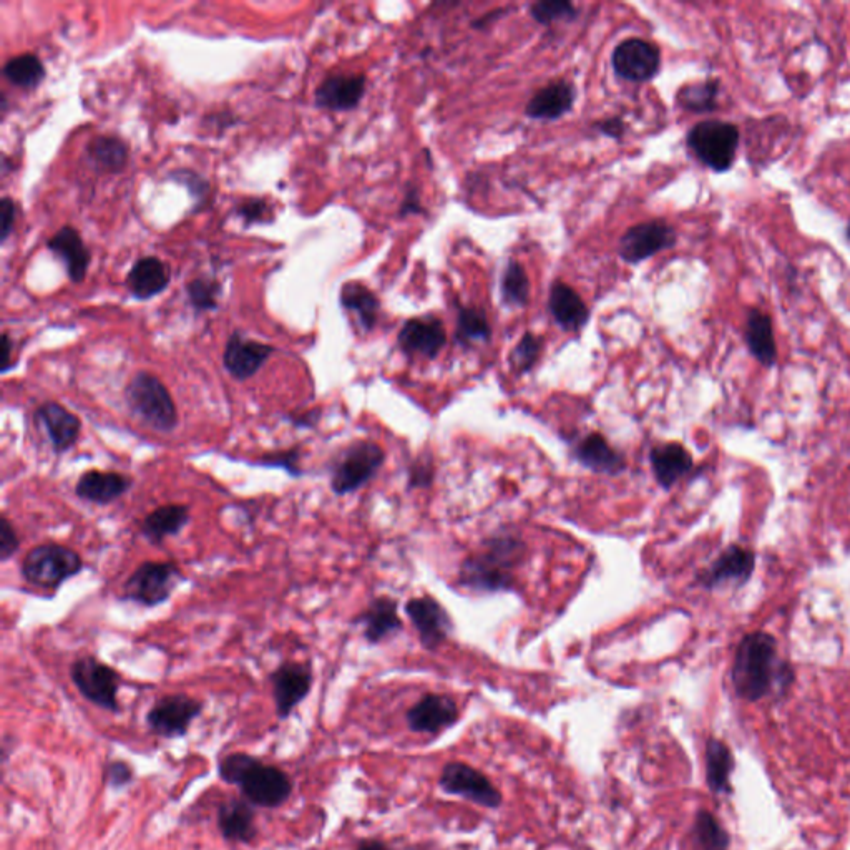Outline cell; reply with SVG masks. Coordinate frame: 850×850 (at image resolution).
I'll return each instance as SVG.
<instances>
[{"label":"cell","mask_w":850,"mask_h":850,"mask_svg":"<svg viewBox=\"0 0 850 850\" xmlns=\"http://www.w3.org/2000/svg\"><path fill=\"white\" fill-rule=\"evenodd\" d=\"M135 480L118 470L88 469L75 482L77 499L87 504H115L133 489Z\"/></svg>","instance_id":"d6986e66"},{"label":"cell","mask_w":850,"mask_h":850,"mask_svg":"<svg viewBox=\"0 0 850 850\" xmlns=\"http://www.w3.org/2000/svg\"><path fill=\"white\" fill-rule=\"evenodd\" d=\"M321 417H323V409L311 407V409H306L303 412H289L283 419L293 425L294 429L314 430L321 422Z\"/></svg>","instance_id":"f907efd6"},{"label":"cell","mask_w":850,"mask_h":850,"mask_svg":"<svg viewBox=\"0 0 850 850\" xmlns=\"http://www.w3.org/2000/svg\"><path fill=\"white\" fill-rule=\"evenodd\" d=\"M221 781L240 789L241 797L261 809H279L293 794L288 772L248 753L226 754L218 761Z\"/></svg>","instance_id":"7a4b0ae2"},{"label":"cell","mask_w":850,"mask_h":850,"mask_svg":"<svg viewBox=\"0 0 850 850\" xmlns=\"http://www.w3.org/2000/svg\"><path fill=\"white\" fill-rule=\"evenodd\" d=\"M447 342L444 324L435 316L412 318L402 326L397 344L407 356L435 359Z\"/></svg>","instance_id":"44dd1931"},{"label":"cell","mask_w":850,"mask_h":850,"mask_svg":"<svg viewBox=\"0 0 850 850\" xmlns=\"http://www.w3.org/2000/svg\"><path fill=\"white\" fill-rule=\"evenodd\" d=\"M221 291H223V288H221L220 281L210 278V276H200V278L191 279L190 283L186 284L188 303L198 313H205V311H213V309L218 308Z\"/></svg>","instance_id":"b9f144b4"},{"label":"cell","mask_w":850,"mask_h":850,"mask_svg":"<svg viewBox=\"0 0 850 850\" xmlns=\"http://www.w3.org/2000/svg\"><path fill=\"white\" fill-rule=\"evenodd\" d=\"M693 834L701 850H729L731 836L718 817L701 809L694 817Z\"/></svg>","instance_id":"ab89813d"},{"label":"cell","mask_w":850,"mask_h":850,"mask_svg":"<svg viewBox=\"0 0 850 850\" xmlns=\"http://www.w3.org/2000/svg\"><path fill=\"white\" fill-rule=\"evenodd\" d=\"M595 128L601 133V135L613 138V140H620V138H623V135L626 133V123L623 122V118L621 117H611L606 118V120H600V122L595 123Z\"/></svg>","instance_id":"f5cc1de1"},{"label":"cell","mask_w":850,"mask_h":850,"mask_svg":"<svg viewBox=\"0 0 850 850\" xmlns=\"http://www.w3.org/2000/svg\"><path fill=\"white\" fill-rule=\"evenodd\" d=\"M844 235H846L847 243L850 245V221L847 223L846 231H844Z\"/></svg>","instance_id":"6f0895ef"},{"label":"cell","mask_w":850,"mask_h":850,"mask_svg":"<svg viewBox=\"0 0 850 850\" xmlns=\"http://www.w3.org/2000/svg\"><path fill=\"white\" fill-rule=\"evenodd\" d=\"M216 824L221 837L233 844H251L258 837L255 806L245 797H230L218 806Z\"/></svg>","instance_id":"7402d4cb"},{"label":"cell","mask_w":850,"mask_h":850,"mask_svg":"<svg viewBox=\"0 0 850 850\" xmlns=\"http://www.w3.org/2000/svg\"><path fill=\"white\" fill-rule=\"evenodd\" d=\"M490 338H492V328H490L487 314L475 306H460L455 339L462 346H472L477 342H489Z\"/></svg>","instance_id":"74e56055"},{"label":"cell","mask_w":850,"mask_h":850,"mask_svg":"<svg viewBox=\"0 0 850 850\" xmlns=\"http://www.w3.org/2000/svg\"><path fill=\"white\" fill-rule=\"evenodd\" d=\"M439 787L449 796L462 797L485 809H499L504 804L502 792L477 767L452 761L440 772Z\"/></svg>","instance_id":"8fae6325"},{"label":"cell","mask_w":850,"mask_h":850,"mask_svg":"<svg viewBox=\"0 0 850 850\" xmlns=\"http://www.w3.org/2000/svg\"><path fill=\"white\" fill-rule=\"evenodd\" d=\"M339 303H341L342 308L356 316L357 323L361 326L362 331L369 333L376 328L381 303H379L376 294L372 293L371 289L366 288L364 284L357 283V281L344 284L341 288V294H339Z\"/></svg>","instance_id":"836d02e7"},{"label":"cell","mask_w":850,"mask_h":850,"mask_svg":"<svg viewBox=\"0 0 850 850\" xmlns=\"http://www.w3.org/2000/svg\"><path fill=\"white\" fill-rule=\"evenodd\" d=\"M422 211L424 210H422L419 190L414 188V186H409L406 191V196H404V201H402L399 216H401V218H406V216L419 215Z\"/></svg>","instance_id":"db71d44e"},{"label":"cell","mask_w":850,"mask_h":850,"mask_svg":"<svg viewBox=\"0 0 850 850\" xmlns=\"http://www.w3.org/2000/svg\"><path fill=\"white\" fill-rule=\"evenodd\" d=\"M754 570L756 553L743 545H729L708 568L699 573L696 580L706 590H716L728 585L741 588L753 577Z\"/></svg>","instance_id":"9a60e30c"},{"label":"cell","mask_w":850,"mask_h":850,"mask_svg":"<svg viewBox=\"0 0 850 850\" xmlns=\"http://www.w3.org/2000/svg\"><path fill=\"white\" fill-rule=\"evenodd\" d=\"M706 784L714 796H729L733 792L734 756L728 744L718 738H709L704 749Z\"/></svg>","instance_id":"d6a6232c"},{"label":"cell","mask_w":850,"mask_h":850,"mask_svg":"<svg viewBox=\"0 0 850 850\" xmlns=\"http://www.w3.org/2000/svg\"><path fill=\"white\" fill-rule=\"evenodd\" d=\"M171 178H173L176 183H180V185H183L185 186V188H188V191H190V195L195 198L196 203H200V206L203 205V203H206V201H208V198H210V181L206 180L205 176L198 175L196 171H171Z\"/></svg>","instance_id":"bcb514c9"},{"label":"cell","mask_w":850,"mask_h":850,"mask_svg":"<svg viewBox=\"0 0 850 850\" xmlns=\"http://www.w3.org/2000/svg\"><path fill=\"white\" fill-rule=\"evenodd\" d=\"M123 399L140 424L158 434H173L180 425V412L165 382L152 372L138 371L130 377Z\"/></svg>","instance_id":"277c9868"},{"label":"cell","mask_w":850,"mask_h":850,"mask_svg":"<svg viewBox=\"0 0 850 850\" xmlns=\"http://www.w3.org/2000/svg\"><path fill=\"white\" fill-rule=\"evenodd\" d=\"M354 623L362 626V635L369 645H379L389 636L402 630L399 605L391 596H377L367 605L366 610L356 616Z\"/></svg>","instance_id":"cb8c5ba5"},{"label":"cell","mask_w":850,"mask_h":850,"mask_svg":"<svg viewBox=\"0 0 850 850\" xmlns=\"http://www.w3.org/2000/svg\"><path fill=\"white\" fill-rule=\"evenodd\" d=\"M47 248L52 255L57 256L64 263L65 271L69 274L72 283L79 284L84 281L92 255L82 240V235L75 230L74 226H62L47 241Z\"/></svg>","instance_id":"484cf974"},{"label":"cell","mask_w":850,"mask_h":850,"mask_svg":"<svg viewBox=\"0 0 850 850\" xmlns=\"http://www.w3.org/2000/svg\"><path fill=\"white\" fill-rule=\"evenodd\" d=\"M34 421L44 429L55 455L74 449L82 434V419L57 401H44L35 407Z\"/></svg>","instance_id":"2e32d148"},{"label":"cell","mask_w":850,"mask_h":850,"mask_svg":"<svg viewBox=\"0 0 850 850\" xmlns=\"http://www.w3.org/2000/svg\"><path fill=\"white\" fill-rule=\"evenodd\" d=\"M188 578L175 562L148 560L138 565L122 587L123 601L142 608H158L170 601L176 588Z\"/></svg>","instance_id":"52a82bcc"},{"label":"cell","mask_w":850,"mask_h":850,"mask_svg":"<svg viewBox=\"0 0 850 850\" xmlns=\"http://www.w3.org/2000/svg\"><path fill=\"white\" fill-rule=\"evenodd\" d=\"M17 216H19L17 203L10 196H4L0 200V243H5L14 233Z\"/></svg>","instance_id":"681fc988"},{"label":"cell","mask_w":850,"mask_h":850,"mask_svg":"<svg viewBox=\"0 0 850 850\" xmlns=\"http://www.w3.org/2000/svg\"><path fill=\"white\" fill-rule=\"evenodd\" d=\"M577 102V90L567 80H557L535 92L525 108V115L532 120L552 122L572 112Z\"/></svg>","instance_id":"4316f807"},{"label":"cell","mask_w":850,"mask_h":850,"mask_svg":"<svg viewBox=\"0 0 850 850\" xmlns=\"http://www.w3.org/2000/svg\"><path fill=\"white\" fill-rule=\"evenodd\" d=\"M236 215L240 216L246 226L268 225L274 221L273 208L263 198L241 201L240 205L236 206Z\"/></svg>","instance_id":"f6af8a7d"},{"label":"cell","mask_w":850,"mask_h":850,"mask_svg":"<svg viewBox=\"0 0 850 850\" xmlns=\"http://www.w3.org/2000/svg\"><path fill=\"white\" fill-rule=\"evenodd\" d=\"M84 558L62 543L35 545L20 563V577L32 587L57 592L62 585L84 572Z\"/></svg>","instance_id":"5b68a950"},{"label":"cell","mask_w":850,"mask_h":850,"mask_svg":"<svg viewBox=\"0 0 850 850\" xmlns=\"http://www.w3.org/2000/svg\"><path fill=\"white\" fill-rule=\"evenodd\" d=\"M434 479V467L430 465L429 460L419 459L416 464L412 465L409 472V485L414 487H429Z\"/></svg>","instance_id":"816d5d0a"},{"label":"cell","mask_w":850,"mask_h":850,"mask_svg":"<svg viewBox=\"0 0 850 850\" xmlns=\"http://www.w3.org/2000/svg\"><path fill=\"white\" fill-rule=\"evenodd\" d=\"M366 93V77L361 74H338L324 79L316 88V107L331 112H349L361 103Z\"/></svg>","instance_id":"603a6c76"},{"label":"cell","mask_w":850,"mask_h":850,"mask_svg":"<svg viewBox=\"0 0 850 850\" xmlns=\"http://www.w3.org/2000/svg\"><path fill=\"white\" fill-rule=\"evenodd\" d=\"M525 542L515 535H497L484 543L480 552L465 558L459 570V585L475 593L512 590L515 568L525 557Z\"/></svg>","instance_id":"3957f363"},{"label":"cell","mask_w":850,"mask_h":850,"mask_svg":"<svg viewBox=\"0 0 850 850\" xmlns=\"http://www.w3.org/2000/svg\"><path fill=\"white\" fill-rule=\"evenodd\" d=\"M502 301L512 308H525L530 301V279L522 264L510 259L500 281Z\"/></svg>","instance_id":"f35d334b"},{"label":"cell","mask_w":850,"mask_h":850,"mask_svg":"<svg viewBox=\"0 0 850 850\" xmlns=\"http://www.w3.org/2000/svg\"><path fill=\"white\" fill-rule=\"evenodd\" d=\"M205 704L200 699L185 693L165 694L148 709L147 723L150 733L158 738H183L190 731L191 724L200 718Z\"/></svg>","instance_id":"30bf717a"},{"label":"cell","mask_w":850,"mask_h":850,"mask_svg":"<svg viewBox=\"0 0 850 850\" xmlns=\"http://www.w3.org/2000/svg\"><path fill=\"white\" fill-rule=\"evenodd\" d=\"M2 346H4V362H2V374H7L10 369H14V361H12V351H14V342L10 339L9 333L2 334Z\"/></svg>","instance_id":"11a10c76"},{"label":"cell","mask_w":850,"mask_h":850,"mask_svg":"<svg viewBox=\"0 0 850 850\" xmlns=\"http://www.w3.org/2000/svg\"><path fill=\"white\" fill-rule=\"evenodd\" d=\"M303 455V444H296L291 445L288 449L271 450V452L259 455L258 459L253 460L251 464L255 465V467H263V469L284 470L289 477L301 479L306 474L303 465H301Z\"/></svg>","instance_id":"60d3db41"},{"label":"cell","mask_w":850,"mask_h":850,"mask_svg":"<svg viewBox=\"0 0 850 850\" xmlns=\"http://www.w3.org/2000/svg\"><path fill=\"white\" fill-rule=\"evenodd\" d=\"M573 457L578 460V464L595 474L618 475L626 469L625 455L598 432L578 440L573 445Z\"/></svg>","instance_id":"d4e9b609"},{"label":"cell","mask_w":850,"mask_h":850,"mask_svg":"<svg viewBox=\"0 0 850 850\" xmlns=\"http://www.w3.org/2000/svg\"><path fill=\"white\" fill-rule=\"evenodd\" d=\"M171 281L170 266L157 256L138 259L128 271L127 288L133 298L140 301L155 298L168 288Z\"/></svg>","instance_id":"f1b7e54d"},{"label":"cell","mask_w":850,"mask_h":850,"mask_svg":"<svg viewBox=\"0 0 850 850\" xmlns=\"http://www.w3.org/2000/svg\"><path fill=\"white\" fill-rule=\"evenodd\" d=\"M69 673L75 688L88 703L108 713H122V706L118 703L120 675L113 666L98 660L97 656L84 655L74 660Z\"/></svg>","instance_id":"9c48e42d"},{"label":"cell","mask_w":850,"mask_h":850,"mask_svg":"<svg viewBox=\"0 0 850 850\" xmlns=\"http://www.w3.org/2000/svg\"><path fill=\"white\" fill-rule=\"evenodd\" d=\"M133 779H135V772H133L132 766L125 761L115 759V761H108L103 767V784L108 789L120 791L123 787L130 786Z\"/></svg>","instance_id":"7dc6e473"},{"label":"cell","mask_w":850,"mask_h":850,"mask_svg":"<svg viewBox=\"0 0 850 850\" xmlns=\"http://www.w3.org/2000/svg\"><path fill=\"white\" fill-rule=\"evenodd\" d=\"M128 145L115 135H97L87 145V157L102 173H120L128 163Z\"/></svg>","instance_id":"e575fe53"},{"label":"cell","mask_w":850,"mask_h":850,"mask_svg":"<svg viewBox=\"0 0 850 850\" xmlns=\"http://www.w3.org/2000/svg\"><path fill=\"white\" fill-rule=\"evenodd\" d=\"M356 850H392L391 847L381 841H364Z\"/></svg>","instance_id":"9f6ffc18"},{"label":"cell","mask_w":850,"mask_h":850,"mask_svg":"<svg viewBox=\"0 0 850 850\" xmlns=\"http://www.w3.org/2000/svg\"><path fill=\"white\" fill-rule=\"evenodd\" d=\"M676 230L665 220H651L631 226L618 241V256L625 263L638 264L676 245Z\"/></svg>","instance_id":"4fadbf2b"},{"label":"cell","mask_w":850,"mask_h":850,"mask_svg":"<svg viewBox=\"0 0 850 850\" xmlns=\"http://www.w3.org/2000/svg\"><path fill=\"white\" fill-rule=\"evenodd\" d=\"M459 719V706L445 694H425L406 713L409 729L421 734L442 733L457 724Z\"/></svg>","instance_id":"ffe728a7"},{"label":"cell","mask_w":850,"mask_h":850,"mask_svg":"<svg viewBox=\"0 0 850 850\" xmlns=\"http://www.w3.org/2000/svg\"><path fill=\"white\" fill-rule=\"evenodd\" d=\"M406 613L416 628L421 645L435 650L449 638L452 620L444 606L432 596H416L406 603Z\"/></svg>","instance_id":"ac0fdd59"},{"label":"cell","mask_w":850,"mask_h":850,"mask_svg":"<svg viewBox=\"0 0 850 850\" xmlns=\"http://www.w3.org/2000/svg\"><path fill=\"white\" fill-rule=\"evenodd\" d=\"M191 520V510L185 504H165L147 513L140 523V533L153 545H162L167 538L180 535Z\"/></svg>","instance_id":"1f68e13d"},{"label":"cell","mask_w":850,"mask_h":850,"mask_svg":"<svg viewBox=\"0 0 850 850\" xmlns=\"http://www.w3.org/2000/svg\"><path fill=\"white\" fill-rule=\"evenodd\" d=\"M44 62L34 54H22L7 60L2 75L14 87L32 90L39 87L45 79Z\"/></svg>","instance_id":"8d00e7d4"},{"label":"cell","mask_w":850,"mask_h":850,"mask_svg":"<svg viewBox=\"0 0 850 850\" xmlns=\"http://www.w3.org/2000/svg\"><path fill=\"white\" fill-rule=\"evenodd\" d=\"M741 132L731 122L704 120L694 125L686 137L689 152L714 173H726L738 157Z\"/></svg>","instance_id":"ba28073f"},{"label":"cell","mask_w":850,"mask_h":850,"mask_svg":"<svg viewBox=\"0 0 850 850\" xmlns=\"http://www.w3.org/2000/svg\"><path fill=\"white\" fill-rule=\"evenodd\" d=\"M796 673L779 658V643L771 633L751 631L741 638L731 666V683L739 699L758 703L771 694L786 693Z\"/></svg>","instance_id":"6da1fadb"},{"label":"cell","mask_w":850,"mask_h":850,"mask_svg":"<svg viewBox=\"0 0 850 850\" xmlns=\"http://www.w3.org/2000/svg\"><path fill=\"white\" fill-rule=\"evenodd\" d=\"M386 462V452L372 440H356L334 457L329 487L336 497L354 494L369 484Z\"/></svg>","instance_id":"8992f818"},{"label":"cell","mask_w":850,"mask_h":850,"mask_svg":"<svg viewBox=\"0 0 850 850\" xmlns=\"http://www.w3.org/2000/svg\"><path fill=\"white\" fill-rule=\"evenodd\" d=\"M268 680L273 689L276 716L286 721L313 689V665L311 661H283L269 673Z\"/></svg>","instance_id":"7c38bea8"},{"label":"cell","mask_w":850,"mask_h":850,"mask_svg":"<svg viewBox=\"0 0 850 850\" xmlns=\"http://www.w3.org/2000/svg\"><path fill=\"white\" fill-rule=\"evenodd\" d=\"M542 351V338H538L533 333L523 334L522 339L517 342V346L513 347L512 354H510V364H512L513 371L520 372V374L532 371L538 359L542 356Z\"/></svg>","instance_id":"7bdbcfd3"},{"label":"cell","mask_w":850,"mask_h":850,"mask_svg":"<svg viewBox=\"0 0 850 850\" xmlns=\"http://www.w3.org/2000/svg\"><path fill=\"white\" fill-rule=\"evenodd\" d=\"M611 67L620 79L635 84L650 82L661 69L660 49L650 40L640 37L623 40L613 50Z\"/></svg>","instance_id":"5bb4252c"},{"label":"cell","mask_w":850,"mask_h":850,"mask_svg":"<svg viewBox=\"0 0 850 850\" xmlns=\"http://www.w3.org/2000/svg\"><path fill=\"white\" fill-rule=\"evenodd\" d=\"M530 15L533 20H537L538 24L550 25L560 20L577 19L578 10L572 2L567 0H542L530 7Z\"/></svg>","instance_id":"ee69618b"},{"label":"cell","mask_w":850,"mask_h":850,"mask_svg":"<svg viewBox=\"0 0 850 850\" xmlns=\"http://www.w3.org/2000/svg\"><path fill=\"white\" fill-rule=\"evenodd\" d=\"M274 352L276 347L271 344L246 338L240 331H236L226 341L223 367L235 381H250L263 369Z\"/></svg>","instance_id":"e0dca14e"},{"label":"cell","mask_w":850,"mask_h":850,"mask_svg":"<svg viewBox=\"0 0 850 850\" xmlns=\"http://www.w3.org/2000/svg\"><path fill=\"white\" fill-rule=\"evenodd\" d=\"M744 342L749 354L763 367L776 366L777 342L769 314L763 309L749 308L744 323Z\"/></svg>","instance_id":"4dcf8cb0"},{"label":"cell","mask_w":850,"mask_h":850,"mask_svg":"<svg viewBox=\"0 0 850 850\" xmlns=\"http://www.w3.org/2000/svg\"><path fill=\"white\" fill-rule=\"evenodd\" d=\"M721 82L718 79L701 80L686 84L676 93V102L683 110L691 113H711L718 110Z\"/></svg>","instance_id":"d590c367"},{"label":"cell","mask_w":850,"mask_h":850,"mask_svg":"<svg viewBox=\"0 0 850 850\" xmlns=\"http://www.w3.org/2000/svg\"><path fill=\"white\" fill-rule=\"evenodd\" d=\"M650 464L658 485L668 490L693 470L694 462L683 444L666 442L651 449Z\"/></svg>","instance_id":"f546056e"},{"label":"cell","mask_w":850,"mask_h":850,"mask_svg":"<svg viewBox=\"0 0 850 850\" xmlns=\"http://www.w3.org/2000/svg\"><path fill=\"white\" fill-rule=\"evenodd\" d=\"M548 311L560 328L572 333L585 328L590 319V309L582 296L563 281H555L552 284L548 294Z\"/></svg>","instance_id":"83f0119b"},{"label":"cell","mask_w":850,"mask_h":850,"mask_svg":"<svg viewBox=\"0 0 850 850\" xmlns=\"http://www.w3.org/2000/svg\"><path fill=\"white\" fill-rule=\"evenodd\" d=\"M22 547L17 528L5 513L0 515V563H7L14 558L15 553Z\"/></svg>","instance_id":"c3c4849f"}]
</instances>
